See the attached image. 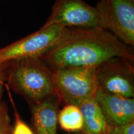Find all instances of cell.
<instances>
[{
    "label": "cell",
    "mask_w": 134,
    "mask_h": 134,
    "mask_svg": "<svg viewBox=\"0 0 134 134\" xmlns=\"http://www.w3.org/2000/svg\"><path fill=\"white\" fill-rule=\"evenodd\" d=\"M116 57L134 62L133 47L100 27L71 28L70 34L41 58L52 70L94 67Z\"/></svg>",
    "instance_id": "obj_1"
},
{
    "label": "cell",
    "mask_w": 134,
    "mask_h": 134,
    "mask_svg": "<svg viewBox=\"0 0 134 134\" xmlns=\"http://www.w3.org/2000/svg\"><path fill=\"white\" fill-rule=\"evenodd\" d=\"M5 82L29 104L55 94L52 70L41 58H24L4 63Z\"/></svg>",
    "instance_id": "obj_2"
},
{
    "label": "cell",
    "mask_w": 134,
    "mask_h": 134,
    "mask_svg": "<svg viewBox=\"0 0 134 134\" xmlns=\"http://www.w3.org/2000/svg\"><path fill=\"white\" fill-rule=\"evenodd\" d=\"M52 70L55 94L62 102L80 106L95 98L99 89L96 68L67 67Z\"/></svg>",
    "instance_id": "obj_3"
},
{
    "label": "cell",
    "mask_w": 134,
    "mask_h": 134,
    "mask_svg": "<svg viewBox=\"0 0 134 134\" xmlns=\"http://www.w3.org/2000/svg\"><path fill=\"white\" fill-rule=\"evenodd\" d=\"M71 28L58 25L43 27L0 48V63L24 58H41L62 42Z\"/></svg>",
    "instance_id": "obj_4"
},
{
    "label": "cell",
    "mask_w": 134,
    "mask_h": 134,
    "mask_svg": "<svg viewBox=\"0 0 134 134\" xmlns=\"http://www.w3.org/2000/svg\"><path fill=\"white\" fill-rule=\"evenodd\" d=\"M99 27L134 47V0H99L94 6Z\"/></svg>",
    "instance_id": "obj_5"
},
{
    "label": "cell",
    "mask_w": 134,
    "mask_h": 134,
    "mask_svg": "<svg viewBox=\"0 0 134 134\" xmlns=\"http://www.w3.org/2000/svg\"><path fill=\"white\" fill-rule=\"evenodd\" d=\"M133 62L125 58L116 57L97 66L99 89L112 94L133 98Z\"/></svg>",
    "instance_id": "obj_6"
},
{
    "label": "cell",
    "mask_w": 134,
    "mask_h": 134,
    "mask_svg": "<svg viewBox=\"0 0 134 134\" xmlns=\"http://www.w3.org/2000/svg\"><path fill=\"white\" fill-rule=\"evenodd\" d=\"M58 25L69 28L99 27L96 9L83 0H55L52 11L42 26Z\"/></svg>",
    "instance_id": "obj_7"
},
{
    "label": "cell",
    "mask_w": 134,
    "mask_h": 134,
    "mask_svg": "<svg viewBox=\"0 0 134 134\" xmlns=\"http://www.w3.org/2000/svg\"><path fill=\"white\" fill-rule=\"evenodd\" d=\"M97 103L110 127L134 122V99L112 94L98 89Z\"/></svg>",
    "instance_id": "obj_8"
},
{
    "label": "cell",
    "mask_w": 134,
    "mask_h": 134,
    "mask_svg": "<svg viewBox=\"0 0 134 134\" xmlns=\"http://www.w3.org/2000/svg\"><path fill=\"white\" fill-rule=\"evenodd\" d=\"M61 100L56 94L29 104L34 134H57L58 114Z\"/></svg>",
    "instance_id": "obj_9"
},
{
    "label": "cell",
    "mask_w": 134,
    "mask_h": 134,
    "mask_svg": "<svg viewBox=\"0 0 134 134\" xmlns=\"http://www.w3.org/2000/svg\"><path fill=\"white\" fill-rule=\"evenodd\" d=\"M79 107L83 118L81 134L108 133L110 127L95 98L86 100Z\"/></svg>",
    "instance_id": "obj_10"
},
{
    "label": "cell",
    "mask_w": 134,
    "mask_h": 134,
    "mask_svg": "<svg viewBox=\"0 0 134 134\" xmlns=\"http://www.w3.org/2000/svg\"><path fill=\"white\" fill-rule=\"evenodd\" d=\"M58 124L66 132H81L83 118L80 107L74 104L65 105L58 112Z\"/></svg>",
    "instance_id": "obj_11"
},
{
    "label": "cell",
    "mask_w": 134,
    "mask_h": 134,
    "mask_svg": "<svg viewBox=\"0 0 134 134\" xmlns=\"http://www.w3.org/2000/svg\"><path fill=\"white\" fill-rule=\"evenodd\" d=\"M4 87L7 90L8 94H9V99L11 100V103L12 104L13 107V109L14 112V124L13 126L11 134H34L32 129L25 122L24 120L21 119L18 110L16 108V105L14 104V102L13 100L12 96H11V91L10 89L6 83L4 84Z\"/></svg>",
    "instance_id": "obj_12"
},
{
    "label": "cell",
    "mask_w": 134,
    "mask_h": 134,
    "mask_svg": "<svg viewBox=\"0 0 134 134\" xmlns=\"http://www.w3.org/2000/svg\"><path fill=\"white\" fill-rule=\"evenodd\" d=\"M13 126L5 102H0V134H11Z\"/></svg>",
    "instance_id": "obj_13"
},
{
    "label": "cell",
    "mask_w": 134,
    "mask_h": 134,
    "mask_svg": "<svg viewBox=\"0 0 134 134\" xmlns=\"http://www.w3.org/2000/svg\"><path fill=\"white\" fill-rule=\"evenodd\" d=\"M108 134H134V122L110 127Z\"/></svg>",
    "instance_id": "obj_14"
},
{
    "label": "cell",
    "mask_w": 134,
    "mask_h": 134,
    "mask_svg": "<svg viewBox=\"0 0 134 134\" xmlns=\"http://www.w3.org/2000/svg\"><path fill=\"white\" fill-rule=\"evenodd\" d=\"M5 84L4 63H0V102L2 99Z\"/></svg>",
    "instance_id": "obj_15"
}]
</instances>
